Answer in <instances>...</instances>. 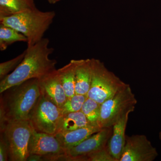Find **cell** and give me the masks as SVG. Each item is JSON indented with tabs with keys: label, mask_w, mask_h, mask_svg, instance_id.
I'll return each instance as SVG.
<instances>
[{
	"label": "cell",
	"mask_w": 161,
	"mask_h": 161,
	"mask_svg": "<svg viewBox=\"0 0 161 161\" xmlns=\"http://www.w3.org/2000/svg\"><path fill=\"white\" fill-rule=\"evenodd\" d=\"M27 161H44L43 156L36 154H30Z\"/></svg>",
	"instance_id": "cell-24"
},
{
	"label": "cell",
	"mask_w": 161,
	"mask_h": 161,
	"mask_svg": "<svg viewBox=\"0 0 161 161\" xmlns=\"http://www.w3.org/2000/svg\"><path fill=\"white\" fill-rule=\"evenodd\" d=\"M50 41L43 38L33 46L27 47L23 61L13 71L0 82V93L26 80L42 78L57 69V61L49 56L54 49L49 46Z\"/></svg>",
	"instance_id": "cell-1"
},
{
	"label": "cell",
	"mask_w": 161,
	"mask_h": 161,
	"mask_svg": "<svg viewBox=\"0 0 161 161\" xmlns=\"http://www.w3.org/2000/svg\"><path fill=\"white\" fill-rule=\"evenodd\" d=\"M89 125H91L81 111L66 113L61 115L59 119L57 133L69 132Z\"/></svg>",
	"instance_id": "cell-15"
},
{
	"label": "cell",
	"mask_w": 161,
	"mask_h": 161,
	"mask_svg": "<svg viewBox=\"0 0 161 161\" xmlns=\"http://www.w3.org/2000/svg\"><path fill=\"white\" fill-rule=\"evenodd\" d=\"M36 8L35 0H0V18Z\"/></svg>",
	"instance_id": "cell-16"
},
{
	"label": "cell",
	"mask_w": 161,
	"mask_h": 161,
	"mask_svg": "<svg viewBox=\"0 0 161 161\" xmlns=\"http://www.w3.org/2000/svg\"><path fill=\"white\" fill-rule=\"evenodd\" d=\"M87 98V95L78 94H75L68 98L64 104L60 108L62 115L81 111L82 106Z\"/></svg>",
	"instance_id": "cell-20"
},
{
	"label": "cell",
	"mask_w": 161,
	"mask_h": 161,
	"mask_svg": "<svg viewBox=\"0 0 161 161\" xmlns=\"http://www.w3.org/2000/svg\"><path fill=\"white\" fill-rule=\"evenodd\" d=\"M26 51L13 59L0 64V80H2L13 71L23 61Z\"/></svg>",
	"instance_id": "cell-21"
},
{
	"label": "cell",
	"mask_w": 161,
	"mask_h": 161,
	"mask_svg": "<svg viewBox=\"0 0 161 161\" xmlns=\"http://www.w3.org/2000/svg\"><path fill=\"white\" fill-rule=\"evenodd\" d=\"M130 113H126L112 126V134L107 143L109 152L116 161H119L125 145V130Z\"/></svg>",
	"instance_id": "cell-12"
},
{
	"label": "cell",
	"mask_w": 161,
	"mask_h": 161,
	"mask_svg": "<svg viewBox=\"0 0 161 161\" xmlns=\"http://www.w3.org/2000/svg\"><path fill=\"white\" fill-rule=\"evenodd\" d=\"M0 130L9 122L28 120L30 112L41 95L37 78L26 80L1 93Z\"/></svg>",
	"instance_id": "cell-2"
},
{
	"label": "cell",
	"mask_w": 161,
	"mask_h": 161,
	"mask_svg": "<svg viewBox=\"0 0 161 161\" xmlns=\"http://www.w3.org/2000/svg\"><path fill=\"white\" fill-rule=\"evenodd\" d=\"M30 154L45 156L65 152L55 135L38 132L33 128L28 147Z\"/></svg>",
	"instance_id": "cell-9"
},
{
	"label": "cell",
	"mask_w": 161,
	"mask_h": 161,
	"mask_svg": "<svg viewBox=\"0 0 161 161\" xmlns=\"http://www.w3.org/2000/svg\"><path fill=\"white\" fill-rule=\"evenodd\" d=\"M159 138L161 142V131L159 133Z\"/></svg>",
	"instance_id": "cell-26"
},
{
	"label": "cell",
	"mask_w": 161,
	"mask_h": 161,
	"mask_svg": "<svg viewBox=\"0 0 161 161\" xmlns=\"http://www.w3.org/2000/svg\"><path fill=\"white\" fill-rule=\"evenodd\" d=\"M137 102L130 85H127L101 104L98 125L102 129L112 127L126 113L133 112Z\"/></svg>",
	"instance_id": "cell-5"
},
{
	"label": "cell",
	"mask_w": 161,
	"mask_h": 161,
	"mask_svg": "<svg viewBox=\"0 0 161 161\" xmlns=\"http://www.w3.org/2000/svg\"><path fill=\"white\" fill-rule=\"evenodd\" d=\"M87 161H116L107 147L86 156Z\"/></svg>",
	"instance_id": "cell-22"
},
{
	"label": "cell",
	"mask_w": 161,
	"mask_h": 161,
	"mask_svg": "<svg viewBox=\"0 0 161 161\" xmlns=\"http://www.w3.org/2000/svg\"><path fill=\"white\" fill-rule=\"evenodd\" d=\"M58 70V75L68 98L75 94V62L72 60Z\"/></svg>",
	"instance_id": "cell-17"
},
{
	"label": "cell",
	"mask_w": 161,
	"mask_h": 161,
	"mask_svg": "<svg viewBox=\"0 0 161 161\" xmlns=\"http://www.w3.org/2000/svg\"><path fill=\"white\" fill-rule=\"evenodd\" d=\"M92 81L88 98L102 104L128 85L109 70L100 60L92 58Z\"/></svg>",
	"instance_id": "cell-4"
},
{
	"label": "cell",
	"mask_w": 161,
	"mask_h": 161,
	"mask_svg": "<svg viewBox=\"0 0 161 161\" xmlns=\"http://www.w3.org/2000/svg\"><path fill=\"white\" fill-rule=\"evenodd\" d=\"M27 39L10 26L0 24V50L4 51L8 47L16 42H27Z\"/></svg>",
	"instance_id": "cell-18"
},
{
	"label": "cell",
	"mask_w": 161,
	"mask_h": 161,
	"mask_svg": "<svg viewBox=\"0 0 161 161\" xmlns=\"http://www.w3.org/2000/svg\"><path fill=\"white\" fill-rule=\"evenodd\" d=\"M102 129L97 126L89 125L69 132H58L55 136L65 152L66 150L76 147L91 135L99 132Z\"/></svg>",
	"instance_id": "cell-13"
},
{
	"label": "cell",
	"mask_w": 161,
	"mask_h": 161,
	"mask_svg": "<svg viewBox=\"0 0 161 161\" xmlns=\"http://www.w3.org/2000/svg\"><path fill=\"white\" fill-rule=\"evenodd\" d=\"M9 147L3 133L0 136V161L9 160Z\"/></svg>",
	"instance_id": "cell-23"
},
{
	"label": "cell",
	"mask_w": 161,
	"mask_h": 161,
	"mask_svg": "<svg viewBox=\"0 0 161 161\" xmlns=\"http://www.w3.org/2000/svg\"><path fill=\"white\" fill-rule=\"evenodd\" d=\"M38 80L41 95L61 108L68 97L60 81L58 70L53 71Z\"/></svg>",
	"instance_id": "cell-10"
},
{
	"label": "cell",
	"mask_w": 161,
	"mask_h": 161,
	"mask_svg": "<svg viewBox=\"0 0 161 161\" xmlns=\"http://www.w3.org/2000/svg\"><path fill=\"white\" fill-rule=\"evenodd\" d=\"M75 94L87 95L92 84V59L75 60Z\"/></svg>",
	"instance_id": "cell-14"
},
{
	"label": "cell",
	"mask_w": 161,
	"mask_h": 161,
	"mask_svg": "<svg viewBox=\"0 0 161 161\" xmlns=\"http://www.w3.org/2000/svg\"><path fill=\"white\" fill-rule=\"evenodd\" d=\"M158 155L156 148L146 136H126L125 145L119 161H153Z\"/></svg>",
	"instance_id": "cell-8"
},
{
	"label": "cell",
	"mask_w": 161,
	"mask_h": 161,
	"mask_svg": "<svg viewBox=\"0 0 161 161\" xmlns=\"http://www.w3.org/2000/svg\"><path fill=\"white\" fill-rule=\"evenodd\" d=\"M112 130V126L103 128L76 147L66 150L65 153L73 156L85 158L87 161L86 156L107 147Z\"/></svg>",
	"instance_id": "cell-11"
},
{
	"label": "cell",
	"mask_w": 161,
	"mask_h": 161,
	"mask_svg": "<svg viewBox=\"0 0 161 161\" xmlns=\"http://www.w3.org/2000/svg\"><path fill=\"white\" fill-rule=\"evenodd\" d=\"M56 15L54 11H42L36 8L0 18V24L10 26L24 35L29 47L43 39Z\"/></svg>",
	"instance_id": "cell-3"
},
{
	"label": "cell",
	"mask_w": 161,
	"mask_h": 161,
	"mask_svg": "<svg viewBox=\"0 0 161 161\" xmlns=\"http://www.w3.org/2000/svg\"><path fill=\"white\" fill-rule=\"evenodd\" d=\"M100 103L88 97L82 106L81 111L83 112L91 125L99 127L98 122L100 116Z\"/></svg>",
	"instance_id": "cell-19"
},
{
	"label": "cell",
	"mask_w": 161,
	"mask_h": 161,
	"mask_svg": "<svg viewBox=\"0 0 161 161\" xmlns=\"http://www.w3.org/2000/svg\"><path fill=\"white\" fill-rule=\"evenodd\" d=\"M33 128L28 120L9 122L3 132L9 147V160L26 161Z\"/></svg>",
	"instance_id": "cell-6"
},
{
	"label": "cell",
	"mask_w": 161,
	"mask_h": 161,
	"mask_svg": "<svg viewBox=\"0 0 161 161\" xmlns=\"http://www.w3.org/2000/svg\"><path fill=\"white\" fill-rule=\"evenodd\" d=\"M62 115L60 108L41 94L30 112L28 120L36 131L55 135Z\"/></svg>",
	"instance_id": "cell-7"
},
{
	"label": "cell",
	"mask_w": 161,
	"mask_h": 161,
	"mask_svg": "<svg viewBox=\"0 0 161 161\" xmlns=\"http://www.w3.org/2000/svg\"><path fill=\"white\" fill-rule=\"evenodd\" d=\"M49 4H55L58 3V2H60L61 0H46Z\"/></svg>",
	"instance_id": "cell-25"
}]
</instances>
